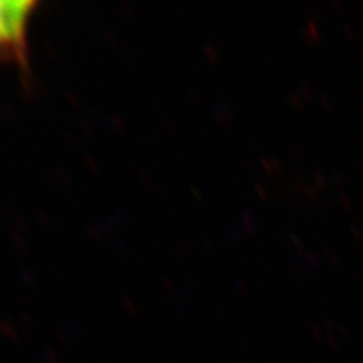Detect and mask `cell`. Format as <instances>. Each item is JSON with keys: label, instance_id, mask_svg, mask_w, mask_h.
Listing matches in <instances>:
<instances>
[{"label": "cell", "instance_id": "obj_1", "mask_svg": "<svg viewBox=\"0 0 363 363\" xmlns=\"http://www.w3.org/2000/svg\"><path fill=\"white\" fill-rule=\"evenodd\" d=\"M38 4L33 0H0V56L28 62V35Z\"/></svg>", "mask_w": 363, "mask_h": 363}]
</instances>
